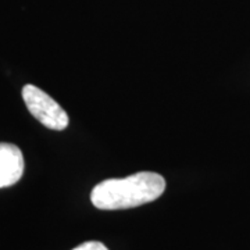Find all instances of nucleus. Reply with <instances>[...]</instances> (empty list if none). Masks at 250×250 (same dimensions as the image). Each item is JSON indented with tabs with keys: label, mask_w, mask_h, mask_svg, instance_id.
Segmentation results:
<instances>
[{
	"label": "nucleus",
	"mask_w": 250,
	"mask_h": 250,
	"mask_svg": "<svg viewBox=\"0 0 250 250\" xmlns=\"http://www.w3.org/2000/svg\"><path fill=\"white\" fill-rule=\"evenodd\" d=\"M22 99L28 111L49 129L62 131L68 126L70 118L64 108L46 92L28 83L22 88Z\"/></svg>",
	"instance_id": "f03ea898"
},
{
	"label": "nucleus",
	"mask_w": 250,
	"mask_h": 250,
	"mask_svg": "<svg viewBox=\"0 0 250 250\" xmlns=\"http://www.w3.org/2000/svg\"><path fill=\"white\" fill-rule=\"evenodd\" d=\"M166 189V179L157 172L142 171L125 178L102 181L93 188L90 200L100 210H125L150 203Z\"/></svg>",
	"instance_id": "f257e3e1"
},
{
	"label": "nucleus",
	"mask_w": 250,
	"mask_h": 250,
	"mask_svg": "<svg viewBox=\"0 0 250 250\" xmlns=\"http://www.w3.org/2000/svg\"><path fill=\"white\" fill-rule=\"evenodd\" d=\"M24 156L13 143H0V189L17 184L24 175Z\"/></svg>",
	"instance_id": "7ed1b4c3"
},
{
	"label": "nucleus",
	"mask_w": 250,
	"mask_h": 250,
	"mask_svg": "<svg viewBox=\"0 0 250 250\" xmlns=\"http://www.w3.org/2000/svg\"><path fill=\"white\" fill-rule=\"evenodd\" d=\"M72 250H108L102 242H85V243H82L80 246H77L75 249Z\"/></svg>",
	"instance_id": "20e7f679"
}]
</instances>
